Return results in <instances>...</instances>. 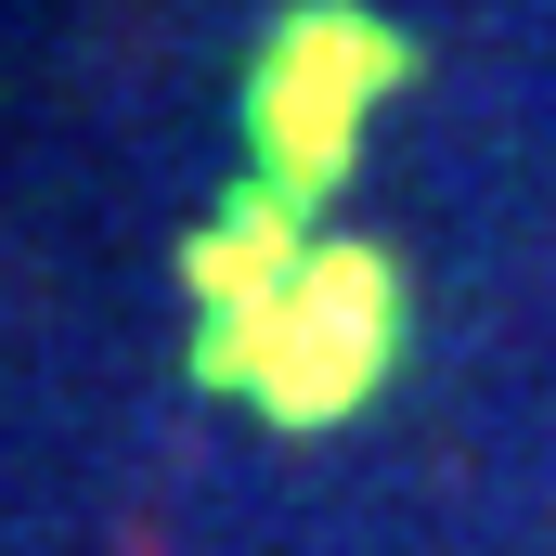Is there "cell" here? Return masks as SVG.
Listing matches in <instances>:
<instances>
[{
	"mask_svg": "<svg viewBox=\"0 0 556 556\" xmlns=\"http://www.w3.org/2000/svg\"><path fill=\"white\" fill-rule=\"evenodd\" d=\"M402 350H415V285L389 247H363V233H324L285 298L260 311H233V324H194V389H220V402H260L273 427H350L389 376H402Z\"/></svg>",
	"mask_w": 556,
	"mask_h": 556,
	"instance_id": "6da1fadb",
	"label": "cell"
},
{
	"mask_svg": "<svg viewBox=\"0 0 556 556\" xmlns=\"http://www.w3.org/2000/svg\"><path fill=\"white\" fill-rule=\"evenodd\" d=\"M415 65H427L415 26H389L363 0H298V13H273V39L247 65V155H260V181L298 194V207H324L363 168V117L389 91H415Z\"/></svg>",
	"mask_w": 556,
	"mask_h": 556,
	"instance_id": "7a4b0ae2",
	"label": "cell"
},
{
	"mask_svg": "<svg viewBox=\"0 0 556 556\" xmlns=\"http://www.w3.org/2000/svg\"><path fill=\"white\" fill-rule=\"evenodd\" d=\"M324 233H311V207L298 194H273L260 168L194 220V247H181V285H194V324H233V311H260V298H285V273L311 260Z\"/></svg>",
	"mask_w": 556,
	"mask_h": 556,
	"instance_id": "3957f363",
	"label": "cell"
}]
</instances>
